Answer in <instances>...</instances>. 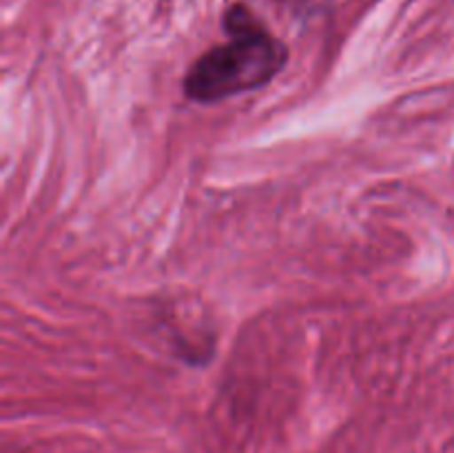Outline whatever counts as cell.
<instances>
[{"mask_svg":"<svg viewBox=\"0 0 454 453\" xmlns=\"http://www.w3.org/2000/svg\"><path fill=\"white\" fill-rule=\"evenodd\" d=\"M226 43L215 44L193 62L184 93L193 102H220L269 84L288 60L286 44L248 4L235 3L224 13Z\"/></svg>","mask_w":454,"mask_h":453,"instance_id":"6da1fadb","label":"cell"}]
</instances>
